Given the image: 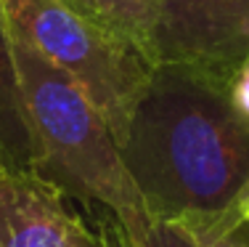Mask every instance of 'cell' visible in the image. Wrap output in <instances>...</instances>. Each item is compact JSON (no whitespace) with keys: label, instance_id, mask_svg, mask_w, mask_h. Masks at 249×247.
Here are the masks:
<instances>
[{"label":"cell","instance_id":"cell-1","mask_svg":"<svg viewBox=\"0 0 249 247\" xmlns=\"http://www.w3.org/2000/svg\"><path fill=\"white\" fill-rule=\"evenodd\" d=\"M122 157L151 221L223 213L249 184V117L228 88L159 67Z\"/></svg>","mask_w":249,"mask_h":247},{"label":"cell","instance_id":"cell-2","mask_svg":"<svg viewBox=\"0 0 249 247\" xmlns=\"http://www.w3.org/2000/svg\"><path fill=\"white\" fill-rule=\"evenodd\" d=\"M14 58L32 136V173L80 202L101 205L127 234H141L151 215L98 109L19 38H14Z\"/></svg>","mask_w":249,"mask_h":247},{"label":"cell","instance_id":"cell-3","mask_svg":"<svg viewBox=\"0 0 249 247\" xmlns=\"http://www.w3.org/2000/svg\"><path fill=\"white\" fill-rule=\"evenodd\" d=\"M0 11L14 38L90 98L122 149L157 72L143 48L61 0H0Z\"/></svg>","mask_w":249,"mask_h":247},{"label":"cell","instance_id":"cell-4","mask_svg":"<svg viewBox=\"0 0 249 247\" xmlns=\"http://www.w3.org/2000/svg\"><path fill=\"white\" fill-rule=\"evenodd\" d=\"M151 61L228 88L249 58V0H143Z\"/></svg>","mask_w":249,"mask_h":247},{"label":"cell","instance_id":"cell-5","mask_svg":"<svg viewBox=\"0 0 249 247\" xmlns=\"http://www.w3.org/2000/svg\"><path fill=\"white\" fill-rule=\"evenodd\" d=\"M64 197L37 173L0 168V247H101Z\"/></svg>","mask_w":249,"mask_h":247},{"label":"cell","instance_id":"cell-6","mask_svg":"<svg viewBox=\"0 0 249 247\" xmlns=\"http://www.w3.org/2000/svg\"><path fill=\"white\" fill-rule=\"evenodd\" d=\"M0 162L8 170H29L35 165L19 72L14 58V38L0 11Z\"/></svg>","mask_w":249,"mask_h":247},{"label":"cell","instance_id":"cell-7","mask_svg":"<svg viewBox=\"0 0 249 247\" xmlns=\"http://www.w3.org/2000/svg\"><path fill=\"white\" fill-rule=\"evenodd\" d=\"M74 8L93 16L96 21L120 32L122 38L133 40L138 48L146 51V8L143 0H74ZM151 58V56H149ZM157 67V64H154Z\"/></svg>","mask_w":249,"mask_h":247},{"label":"cell","instance_id":"cell-8","mask_svg":"<svg viewBox=\"0 0 249 247\" xmlns=\"http://www.w3.org/2000/svg\"><path fill=\"white\" fill-rule=\"evenodd\" d=\"M101 247H196L191 234L175 221H151L141 234H127L114 218L101 226Z\"/></svg>","mask_w":249,"mask_h":247},{"label":"cell","instance_id":"cell-9","mask_svg":"<svg viewBox=\"0 0 249 247\" xmlns=\"http://www.w3.org/2000/svg\"><path fill=\"white\" fill-rule=\"evenodd\" d=\"M175 223H180L191 234L196 247H249V237L241 231V223L233 218L231 210L183 215Z\"/></svg>","mask_w":249,"mask_h":247},{"label":"cell","instance_id":"cell-10","mask_svg":"<svg viewBox=\"0 0 249 247\" xmlns=\"http://www.w3.org/2000/svg\"><path fill=\"white\" fill-rule=\"evenodd\" d=\"M231 213H233V218L244 226V223H249V184L244 186V189L239 191V197L233 199V205H231Z\"/></svg>","mask_w":249,"mask_h":247},{"label":"cell","instance_id":"cell-11","mask_svg":"<svg viewBox=\"0 0 249 247\" xmlns=\"http://www.w3.org/2000/svg\"><path fill=\"white\" fill-rule=\"evenodd\" d=\"M61 3H67V5H72V8H74V0H61Z\"/></svg>","mask_w":249,"mask_h":247},{"label":"cell","instance_id":"cell-12","mask_svg":"<svg viewBox=\"0 0 249 247\" xmlns=\"http://www.w3.org/2000/svg\"><path fill=\"white\" fill-rule=\"evenodd\" d=\"M0 168H3V162H0Z\"/></svg>","mask_w":249,"mask_h":247}]
</instances>
